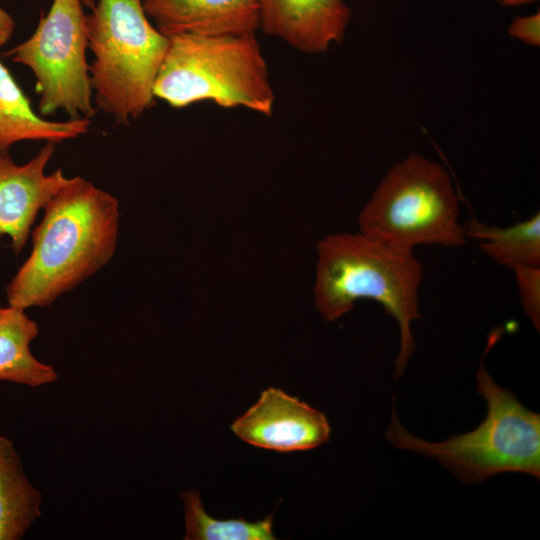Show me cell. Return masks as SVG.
Masks as SVG:
<instances>
[{
    "label": "cell",
    "instance_id": "cell-10",
    "mask_svg": "<svg viewBox=\"0 0 540 540\" xmlns=\"http://www.w3.org/2000/svg\"><path fill=\"white\" fill-rule=\"evenodd\" d=\"M260 29L292 48L320 54L343 41L351 19L344 0H255Z\"/></svg>",
    "mask_w": 540,
    "mask_h": 540
},
{
    "label": "cell",
    "instance_id": "cell-5",
    "mask_svg": "<svg viewBox=\"0 0 540 540\" xmlns=\"http://www.w3.org/2000/svg\"><path fill=\"white\" fill-rule=\"evenodd\" d=\"M477 388L487 403L484 421L470 432L436 443L422 440L399 422L395 409L385 437L395 447L438 460L467 483L503 472L540 476V416L496 384L482 364Z\"/></svg>",
    "mask_w": 540,
    "mask_h": 540
},
{
    "label": "cell",
    "instance_id": "cell-16",
    "mask_svg": "<svg viewBox=\"0 0 540 540\" xmlns=\"http://www.w3.org/2000/svg\"><path fill=\"white\" fill-rule=\"evenodd\" d=\"M185 512V540H274L273 513L257 522L244 518L219 520L207 514L200 494L193 489L181 493Z\"/></svg>",
    "mask_w": 540,
    "mask_h": 540
},
{
    "label": "cell",
    "instance_id": "cell-15",
    "mask_svg": "<svg viewBox=\"0 0 540 540\" xmlns=\"http://www.w3.org/2000/svg\"><path fill=\"white\" fill-rule=\"evenodd\" d=\"M466 236L479 240L481 250L495 262L514 268L540 266V213L508 227L489 226L470 219Z\"/></svg>",
    "mask_w": 540,
    "mask_h": 540
},
{
    "label": "cell",
    "instance_id": "cell-9",
    "mask_svg": "<svg viewBox=\"0 0 540 540\" xmlns=\"http://www.w3.org/2000/svg\"><path fill=\"white\" fill-rule=\"evenodd\" d=\"M54 152L55 143L47 142L23 165L9 153L0 154V239L9 236L16 254L26 245L39 211L69 180L61 169L45 173Z\"/></svg>",
    "mask_w": 540,
    "mask_h": 540
},
{
    "label": "cell",
    "instance_id": "cell-8",
    "mask_svg": "<svg viewBox=\"0 0 540 540\" xmlns=\"http://www.w3.org/2000/svg\"><path fill=\"white\" fill-rule=\"evenodd\" d=\"M231 430L252 446L279 452L316 448L331 433L324 413L274 387L263 390L257 402L231 424Z\"/></svg>",
    "mask_w": 540,
    "mask_h": 540
},
{
    "label": "cell",
    "instance_id": "cell-2",
    "mask_svg": "<svg viewBox=\"0 0 540 540\" xmlns=\"http://www.w3.org/2000/svg\"><path fill=\"white\" fill-rule=\"evenodd\" d=\"M314 300L326 321L353 309L359 299L381 304L398 323L400 348L395 377H400L415 350L411 324L420 318L419 288L423 267L413 251H403L362 233H337L317 245Z\"/></svg>",
    "mask_w": 540,
    "mask_h": 540
},
{
    "label": "cell",
    "instance_id": "cell-4",
    "mask_svg": "<svg viewBox=\"0 0 540 540\" xmlns=\"http://www.w3.org/2000/svg\"><path fill=\"white\" fill-rule=\"evenodd\" d=\"M90 79L95 103L127 125L155 105L154 83L169 37L148 18L143 0L86 2Z\"/></svg>",
    "mask_w": 540,
    "mask_h": 540
},
{
    "label": "cell",
    "instance_id": "cell-18",
    "mask_svg": "<svg viewBox=\"0 0 540 540\" xmlns=\"http://www.w3.org/2000/svg\"><path fill=\"white\" fill-rule=\"evenodd\" d=\"M508 33L512 38L526 45L538 47L540 45V12L514 17L508 27Z\"/></svg>",
    "mask_w": 540,
    "mask_h": 540
},
{
    "label": "cell",
    "instance_id": "cell-1",
    "mask_svg": "<svg viewBox=\"0 0 540 540\" xmlns=\"http://www.w3.org/2000/svg\"><path fill=\"white\" fill-rule=\"evenodd\" d=\"M32 251L6 288L10 306L46 307L103 268L113 257L119 202L80 176L44 207Z\"/></svg>",
    "mask_w": 540,
    "mask_h": 540
},
{
    "label": "cell",
    "instance_id": "cell-14",
    "mask_svg": "<svg viewBox=\"0 0 540 540\" xmlns=\"http://www.w3.org/2000/svg\"><path fill=\"white\" fill-rule=\"evenodd\" d=\"M42 494L24 472L14 443L0 435V540H20L41 516Z\"/></svg>",
    "mask_w": 540,
    "mask_h": 540
},
{
    "label": "cell",
    "instance_id": "cell-7",
    "mask_svg": "<svg viewBox=\"0 0 540 540\" xmlns=\"http://www.w3.org/2000/svg\"><path fill=\"white\" fill-rule=\"evenodd\" d=\"M87 48L83 0H52L34 33L6 55L32 71L41 114L62 110L70 119H90L96 108Z\"/></svg>",
    "mask_w": 540,
    "mask_h": 540
},
{
    "label": "cell",
    "instance_id": "cell-3",
    "mask_svg": "<svg viewBox=\"0 0 540 540\" xmlns=\"http://www.w3.org/2000/svg\"><path fill=\"white\" fill-rule=\"evenodd\" d=\"M153 93L174 108L210 101L267 117L275 103L268 65L256 35L169 37Z\"/></svg>",
    "mask_w": 540,
    "mask_h": 540
},
{
    "label": "cell",
    "instance_id": "cell-11",
    "mask_svg": "<svg viewBox=\"0 0 540 540\" xmlns=\"http://www.w3.org/2000/svg\"><path fill=\"white\" fill-rule=\"evenodd\" d=\"M143 7L153 25L167 37L256 35L260 29L255 0H143Z\"/></svg>",
    "mask_w": 540,
    "mask_h": 540
},
{
    "label": "cell",
    "instance_id": "cell-20",
    "mask_svg": "<svg viewBox=\"0 0 540 540\" xmlns=\"http://www.w3.org/2000/svg\"><path fill=\"white\" fill-rule=\"evenodd\" d=\"M498 4L504 7H516L533 3L537 0H496Z\"/></svg>",
    "mask_w": 540,
    "mask_h": 540
},
{
    "label": "cell",
    "instance_id": "cell-6",
    "mask_svg": "<svg viewBox=\"0 0 540 540\" xmlns=\"http://www.w3.org/2000/svg\"><path fill=\"white\" fill-rule=\"evenodd\" d=\"M358 225L363 235L403 251L423 244L458 248L467 242L450 175L417 153L386 172L360 211Z\"/></svg>",
    "mask_w": 540,
    "mask_h": 540
},
{
    "label": "cell",
    "instance_id": "cell-17",
    "mask_svg": "<svg viewBox=\"0 0 540 540\" xmlns=\"http://www.w3.org/2000/svg\"><path fill=\"white\" fill-rule=\"evenodd\" d=\"M513 270L522 309L533 326L539 331L540 266H516Z\"/></svg>",
    "mask_w": 540,
    "mask_h": 540
},
{
    "label": "cell",
    "instance_id": "cell-13",
    "mask_svg": "<svg viewBox=\"0 0 540 540\" xmlns=\"http://www.w3.org/2000/svg\"><path fill=\"white\" fill-rule=\"evenodd\" d=\"M38 334L37 323L24 309L0 307V381L39 387L58 379L54 367L38 360L30 350Z\"/></svg>",
    "mask_w": 540,
    "mask_h": 540
},
{
    "label": "cell",
    "instance_id": "cell-12",
    "mask_svg": "<svg viewBox=\"0 0 540 540\" xmlns=\"http://www.w3.org/2000/svg\"><path fill=\"white\" fill-rule=\"evenodd\" d=\"M90 119L51 121L39 116L12 74L0 60V154L19 141L60 143L85 134Z\"/></svg>",
    "mask_w": 540,
    "mask_h": 540
},
{
    "label": "cell",
    "instance_id": "cell-19",
    "mask_svg": "<svg viewBox=\"0 0 540 540\" xmlns=\"http://www.w3.org/2000/svg\"><path fill=\"white\" fill-rule=\"evenodd\" d=\"M15 28V22L11 15L0 7V46L5 44L11 37Z\"/></svg>",
    "mask_w": 540,
    "mask_h": 540
}]
</instances>
